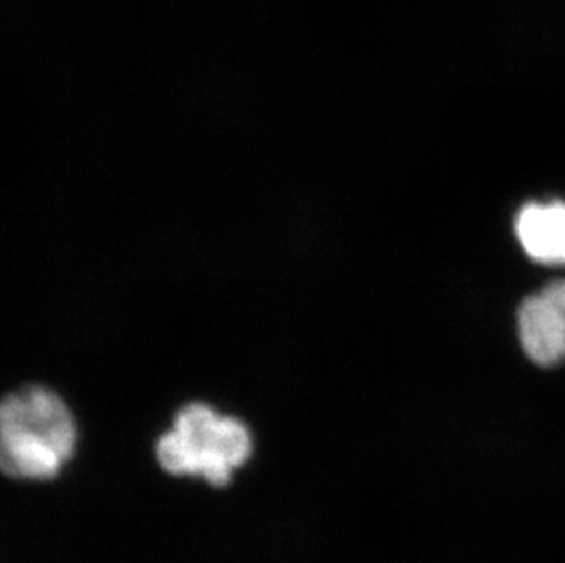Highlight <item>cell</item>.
<instances>
[{
	"label": "cell",
	"instance_id": "1",
	"mask_svg": "<svg viewBox=\"0 0 565 563\" xmlns=\"http://www.w3.org/2000/svg\"><path fill=\"white\" fill-rule=\"evenodd\" d=\"M156 454L167 472L203 476L216 487L227 485L231 470L241 467V443L230 421L203 404L180 412L177 431L161 437Z\"/></svg>",
	"mask_w": 565,
	"mask_h": 563
},
{
	"label": "cell",
	"instance_id": "2",
	"mask_svg": "<svg viewBox=\"0 0 565 563\" xmlns=\"http://www.w3.org/2000/svg\"><path fill=\"white\" fill-rule=\"evenodd\" d=\"M2 432H22L43 442L66 461L75 442L74 419L57 395L49 390L32 389L24 395L6 399L0 412Z\"/></svg>",
	"mask_w": 565,
	"mask_h": 563
},
{
	"label": "cell",
	"instance_id": "3",
	"mask_svg": "<svg viewBox=\"0 0 565 563\" xmlns=\"http://www.w3.org/2000/svg\"><path fill=\"white\" fill-rule=\"evenodd\" d=\"M518 330L527 355L540 367L565 361V282H555L525 298Z\"/></svg>",
	"mask_w": 565,
	"mask_h": 563
},
{
	"label": "cell",
	"instance_id": "4",
	"mask_svg": "<svg viewBox=\"0 0 565 563\" xmlns=\"http://www.w3.org/2000/svg\"><path fill=\"white\" fill-rule=\"evenodd\" d=\"M516 231L533 258L565 264V205H529L518 216Z\"/></svg>",
	"mask_w": 565,
	"mask_h": 563
}]
</instances>
